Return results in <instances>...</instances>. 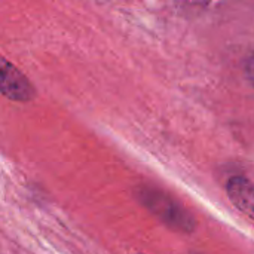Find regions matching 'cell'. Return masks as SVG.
<instances>
[{
	"label": "cell",
	"mask_w": 254,
	"mask_h": 254,
	"mask_svg": "<svg viewBox=\"0 0 254 254\" xmlns=\"http://www.w3.org/2000/svg\"><path fill=\"white\" fill-rule=\"evenodd\" d=\"M137 198L140 202L161 222L174 231L190 234L195 229V220L192 214L174 198L158 189L141 188Z\"/></svg>",
	"instance_id": "obj_1"
},
{
	"label": "cell",
	"mask_w": 254,
	"mask_h": 254,
	"mask_svg": "<svg viewBox=\"0 0 254 254\" xmlns=\"http://www.w3.org/2000/svg\"><path fill=\"white\" fill-rule=\"evenodd\" d=\"M0 86L3 95L13 101H28L34 97V89L27 77L4 58L0 63Z\"/></svg>",
	"instance_id": "obj_2"
},
{
	"label": "cell",
	"mask_w": 254,
	"mask_h": 254,
	"mask_svg": "<svg viewBox=\"0 0 254 254\" xmlns=\"http://www.w3.org/2000/svg\"><path fill=\"white\" fill-rule=\"evenodd\" d=\"M231 202L246 216L254 220V183L243 176H234L226 185Z\"/></svg>",
	"instance_id": "obj_3"
},
{
	"label": "cell",
	"mask_w": 254,
	"mask_h": 254,
	"mask_svg": "<svg viewBox=\"0 0 254 254\" xmlns=\"http://www.w3.org/2000/svg\"><path fill=\"white\" fill-rule=\"evenodd\" d=\"M247 74L252 80V83L254 85V54L250 57L249 63H247Z\"/></svg>",
	"instance_id": "obj_4"
}]
</instances>
